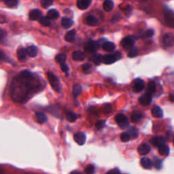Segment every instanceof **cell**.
<instances>
[{"label":"cell","instance_id":"cell-1","mask_svg":"<svg viewBox=\"0 0 174 174\" xmlns=\"http://www.w3.org/2000/svg\"><path fill=\"white\" fill-rule=\"evenodd\" d=\"M47 76L52 88L54 91H56V92L59 93L61 91V87L60 81L58 80V78L55 75L53 74V73L51 72V71H48L47 73Z\"/></svg>","mask_w":174,"mask_h":174},{"label":"cell","instance_id":"cell-2","mask_svg":"<svg viewBox=\"0 0 174 174\" xmlns=\"http://www.w3.org/2000/svg\"><path fill=\"white\" fill-rule=\"evenodd\" d=\"M115 121L121 128H125L129 125L127 117L123 114H118L115 117Z\"/></svg>","mask_w":174,"mask_h":174},{"label":"cell","instance_id":"cell-3","mask_svg":"<svg viewBox=\"0 0 174 174\" xmlns=\"http://www.w3.org/2000/svg\"><path fill=\"white\" fill-rule=\"evenodd\" d=\"M120 58H121V53H119L107 54L103 57V62L105 64H112L113 63L116 62Z\"/></svg>","mask_w":174,"mask_h":174},{"label":"cell","instance_id":"cell-4","mask_svg":"<svg viewBox=\"0 0 174 174\" xmlns=\"http://www.w3.org/2000/svg\"><path fill=\"white\" fill-rule=\"evenodd\" d=\"M134 43L135 40L132 36L125 37L121 42L123 48L125 50H127V51H128V50L130 51V49L133 48V47L134 46Z\"/></svg>","mask_w":174,"mask_h":174},{"label":"cell","instance_id":"cell-5","mask_svg":"<svg viewBox=\"0 0 174 174\" xmlns=\"http://www.w3.org/2000/svg\"><path fill=\"white\" fill-rule=\"evenodd\" d=\"M99 48V44L95 41H90L86 44L84 46V51L87 53H93L96 52Z\"/></svg>","mask_w":174,"mask_h":174},{"label":"cell","instance_id":"cell-6","mask_svg":"<svg viewBox=\"0 0 174 174\" xmlns=\"http://www.w3.org/2000/svg\"><path fill=\"white\" fill-rule=\"evenodd\" d=\"M163 44L165 47H171L174 45V36L171 34H166L162 40Z\"/></svg>","mask_w":174,"mask_h":174},{"label":"cell","instance_id":"cell-7","mask_svg":"<svg viewBox=\"0 0 174 174\" xmlns=\"http://www.w3.org/2000/svg\"><path fill=\"white\" fill-rule=\"evenodd\" d=\"M165 21L166 25L168 27L174 29V14L170 11L165 10Z\"/></svg>","mask_w":174,"mask_h":174},{"label":"cell","instance_id":"cell-8","mask_svg":"<svg viewBox=\"0 0 174 174\" xmlns=\"http://www.w3.org/2000/svg\"><path fill=\"white\" fill-rule=\"evenodd\" d=\"M145 87V83L140 78H138L134 80L133 83V91L135 93H140L143 90Z\"/></svg>","mask_w":174,"mask_h":174},{"label":"cell","instance_id":"cell-9","mask_svg":"<svg viewBox=\"0 0 174 174\" xmlns=\"http://www.w3.org/2000/svg\"><path fill=\"white\" fill-rule=\"evenodd\" d=\"M86 138L85 134L82 132L77 133H76L74 135V136H73V139H74L75 141L80 145H82L85 143Z\"/></svg>","mask_w":174,"mask_h":174},{"label":"cell","instance_id":"cell-10","mask_svg":"<svg viewBox=\"0 0 174 174\" xmlns=\"http://www.w3.org/2000/svg\"><path fill=\"white\" fill-rule=\"evenodd\" d=\"M152 101V95L145 93L144 95H143L142 96H141L139 99V102L141 105L143 106H149L151 103Z\"/></svg>","mask_w":174,"mask_h":174},{"label":"cell","instance_id":"cell-11","mask_svg":"<svg viewBox=\"0 0 174 174\" xmlns=\"http://www.w3.org/2000/svg\"><path fill=\"white\" fill-rule=\"evenodd\" d=\"M138 150L140 155H146L150 151V146L146 143H143L138 147Z\"/></svg>","mask_w":174,"mask_h":174},{"label":"cell","instance_id":"cell-12","mask_svg":"<svg viewBox=\"0 0 174 174\" xmlns=\"http://www.w3.org/2000/svg\"><path fill=\"white\" fill-rule=\"evenodd\" d=\"M29 19L31 21H37L42 17V12L40 10L35 9L30 11Z\"/></svg>","mask_w":174,"mask_h":174},{"label":"cell","instance_id":"cell-13","mask_svg":"<svg viewBox=\"0 0 174 174\" xmlns=\"http://www.w3.org/2000/svg\"><path fill=\"white\" fill-rule=\"evenodd\" d=\"M91 4V0H78L77 6L80 10H86Z\"/></svg>","mask_w":174,"mask_h":174},{"label":"cell","instance_id":"cell-14","mask_svg":"<svg viewBox=\"0 0 174 174\" xmlns=\"http://www.w3.org/2000/svg\"><path fill=\"white\" fill-rule=\"evenodd\" d=\"M151 143L152 145L155 147H160V145L165 144V139L161 136H157L154 137V138H152L151 140Z\"/></svg>","mask_w":174,"mask_h":174},{"label":"cell","instance_id":"cell-15","mask_svg":"<svg viewBox=\"0 0 174 174\" xmlns=\"http://www.w3.org/2000/svg\"><path fill=\"white\" fill-rule=\"evenodd\" d=\"M140 163L143 168H144L145 169H151L152 167V160L147 157H143L141 158Z\"/></svg>","mask_w":174,"mask_h":174},{"label":"cell","instance_id":"cell-16","mask_svg":"<svg viewBox=\"0 0 174 174\" xmlns=\"http://www.w3.org/2000/svg\"><path fill=\"white\" fill-rule=\"evenodd\" d=\"M151 112L152 116L155 117V118H162L163 116L162 109L158 107V106H154V107L152 108Z\"/></svg>","mask_w":174,"mask_h":174},{"label":"cell","instance_id":"cell-17","mask_svg":"<svg viewBox=\"0 0 174 174\" xmlns=\"http://www.w3.org/2000/svg\"><path fill=\"white\" fill-rule=\"evenodd\" d=\"M76 38V31L74 29L68 31L65 36V40L67 42H73L75 41Z\"/></svg>","mask_w":174,"mask_h":174},{"label":"cell","instance_id":"cell-18","mask_svg":"<svg viewBox=\"0 0 174 174\" xmlns=\"http://www.w3.org/2000/svg\"><path fill=\"white\" fill-rule=\"evenodd\" d=\"M26 51H27V53L28 55L31 57H35V56H37L38 53V48L35 46H30L26 49Z\"/></svg>","mask_w":174,"mask_h":174},{"label":"cell","instance_id":"cell-19","mask_svg":"<svg viewBox=\"0 0 174 174\" xmlns=\"http://www.w3.org/2000/svg\"><path fill=\"white\" fill-rule=\"evenodd\" d=\"M86 23L89 26H97L99 24V21L96 17L93 16V15H89L86 18Z\"/></svg>","mask_w":174,"mask_h":174},{"label":"cell","instance_id":"cell-20","mask_svg":"<svg viewBox=\"0 0 174 174\" xmlns=\"http://www.w3.org/2000/svg\"><path fill=\"white\" fill-rule=\"evenodd\" d=\"M27 51L25 48H19L17 51V57L20 61H25L26 59V56H27Z\"/></svg>","mask_w":174,"mask_h":174},{"label":"cell","instance_id":"cell-21","mask_svg":"<svg viewBox=\"0 0 174 174\" xmlns=\"http://www.w3.org/2000/svg\"><path fill=\"white\" fill-rule=\"evenodd\" d=\"M103 9L106 12H110L114 8V2L112 0H105L103 4Z\"/></svg>","mask_w":174,"mask_h":174},{"label":"cell","instance_id":"cell-22","mask_svg":"<svg viewBox=\"0 0 174 174\" xmlns=\"http://www.w3.org/2000/svg\"><path fill=\"white\" fill-rule=\"evenodd\" d=\"M142 118V114L139 111H134L131 114V121L133 123H137Z\"/></svg>","mask_w":174,"mask_h":174},{"label":"cell","instance_id":"cell-23","mask_svg":"<svg viewBox=\"0 0 174 174\" xmlns=\"http://www.w3.org/2000/svg\"><path fill=\"white\" fill-rule=\"evenodd\" d=\"M72 58L77 61H81L84 59V55L82 51H75L72 54Z\"/></svg>","mask_w":174,"mask_h":174},{"label":"cell","instance_id":"cell-24","mask_svg":"<svg viewBox=\"0 0 174 174\" xmlns=\"http://www.w3.org/2000/svg\"><path fill=\"white\" fill-rule=\"evenodd\" d=\"M156 91V84L153 81H150L148 82V86H147V89H146V92L145 93L147 94H149L150 95H152V94H154V92Z\"/></svg>","mask_w":174,"mask_h":174},{"label":"cell","instance_id":"cell-25","mask_svg":"<svg viewBox=\"0 0 174 174\" xmlns=\"http://www.w3.org/2000/svg\"><path fill=\"white\" fill-rule=\"evenodd\" d=\"M36 116L37 121H38V123L40 124L46 123L48 121L46 116V115L42 112H36Z\"/></svg>","mask_w":174,"mask_h":174},{"label":"cell","instance_id":"cell-26","mask_svg":"<svg viewBox=\"0 0 174 174\" xmlns=\"http://www.w3.org/2000/svg\"><path fill=\"white\" fill-rule=\"evenodd\" d=\"M116 48V45L113 42H106L103 44V49L107 52H112Z\"/></svg>","mask_w":174,"mask_h":174},{"label":"cell","instance_id":"cell-27","mask_svg":"<svg viewBox=\"0 0 174 174\" xmlns=\"http://www.w3.org/2000/svg\"><path fill=\"white\" fill-rule=\"evenodd\" d=\"M158 153L162 156H167L169 153V148L168 145L163 144L158 147Z\"/></svg>","mask_w":174,"mask_h":174},{"label":"cell","instance_id":"cell-28","mask_svg":"<svg viewBox=\"0 0 174 174\" xmlns=\"http://www.w3.org/2000/svg\"><path fill=\"white\" fill-rule=\"evenodd\" d=\"M73 21L68 18H63L61 21V25L65 29H69L73 25Z\"/></svg>","mask_w":174,"mask_h":174},{"label":"cell","instance_id":"cell-29","mask_svg":"<svg viewBox=\"0 0 174 174\" xmlns=\"http://www.w3.org/2000/svg\"><path fill=\"white\" fill-rule=\"evenodd\" d=\"M58 16H59V14L56 10H51L48 12L46 16L50 20H54L57 19Z\"/></svg>","mask_w":174,"mask_h":174},{"label":"cell","instance_id":"cell-30","mask_svg":"<svg viewBox=\"0 0 174 174\" xmlns=\"http://www.w3.org/2000/svg\"><path fill=\"white\" fill-rule=\"evenodd\" d=\"M66 118L70 123H73L77 119V116H76L75 113H73L72 111L69 110L66 112Z\"/></svg>","mask_w":174,"mask_h":174},{"label":"cell","instance_id":"cell-31","mask_svg":"<svg viewBox=\"0 0 174 174\" xmlns=\"http://www.w3.org/2000/svg\"><path fill=\"white\" fill-rule=\"evenodd\" d=\"M56 61L58 63L62 64L65 62V61L67 59V55L64 53H60L58 54L55 57Z\"/></svg>","mask_w":174,"mask_h":174},{"label":"cell","instance_id":"cell-32","mask_svg":"<svg viewBox=\"0 0 174 174\" xmlns=\"http://www.w3.org/2000/svg\"><path fill=\"white\" fill-rule=\"evenodd\" d=\"M103 56L101 55L100 54H97L93 56H92V58H91V60L93 61L95 65H98L101 63V62L102 61H103Z\"/></svg>","mask_w":174,"mask_h":174},{"label":"cell","instance_id":"cell-33","mask_svg":"<svg viewBox=\"0 0 174 174\" xmlns=\"http://www.w3.org/2000/svg\"><path fill=\"white\" fill-rule=\"evenodd\" d=\"M82 88L80 84H75L73 88V94L75 97H77L82 93Z\"/></svg>","mask_w":174,"mask_h":174},{"label":"cell","instance_id":"cell-34","mask_svg":"<svg viewBox=\"0 0 174 174\" xmlns=\"http://www.w3.org/2000/svg\"><path fill=\"white\" fill-rule=\"evenodd\" d=\"M128 133L129 134L130 138L132 139L137 138L138 137V130L135 129V127H131L128 130Z\"/></svg>","mask_w":174,"mask_h":174},{"label":"cell","instance_id":"cell-35","mask_svg":"<svg viewBox=\"0 0 174 174\" xmlns=\"http://www.w3.org/2000/svg\"><path fill=\"white\" fill-rule=\"evenodd\" d=\"M39 20H40V23L41 25L45 26V27H48L51 25V20L47 16H42Z\"/></svg>","mask_w":174,"mask_h":174},{"label":"cell","instance_id":"cell-36","mask_svg":"<svg viewBox=\"0 0 174 174\" xmlns=\"http://www.w3.org/2000/svg\"><path fill=\"white\" fill-rule=\"evenodd\" d=\"M139 54V50L138 48H133L132 49H130L129 53H128V56L129 58H133L135 57L138 55Z\"/></svg>","mask_w":174,"mask_h":174},{"label":"cell","instance_id":"cell-37","mask_svg":"<svg viewBox=\"0 0 174 174\" xmlns=\"http://www.w3.org/2000/svg\"><path fill=\"white\" fill-rule=\"evenodd\" d=\"M53 0H41V5L43 8H47L53 5Z\"/></svg>","mask_w":174,"mask_h":174},{"label":"cell","instance_id":"cell-38","mask_svg":"<svg viewBox=\"0 0 174 174\" xmlns=\"http://www.w3.org/2000/svg\"><path fill=\"white\" fill-rule=\"evenodd\" d=\"M21 77L23 79H29L32 77V73L29 71L25 70L21 73Z\"/></svg>","mask_w":174,"mask_h":174},{"label":"cell","instance_id":"cell-39","mask_svg":"<svg viewBox=\"0 0 174 174\" xmlns=\"http://www.w3.org/2000/svg\"><path fill=\"white\" fill-rule=\"evenodd\" d=\"M4 1H5L6 6L10 8L15 7L17 5V4H18V1L17 0H4Z\"/></svg>","mask_w":174,"mask_h":174},{"label":"cell","instance_id":"cell-40","mask_svg":"<svg viewBox=\"0 0 174 174\" xmlns=\"http://www.w3.org/2000/svg\"><path fill=\"white\" fill-rule=\"evenodd\" d=\"M130 137L128 133H123L121 135V140L123 142H127V141L130 140Z\"/></svg>","mask_w":174,"mask_h":174},{"label":"cell","instance_id":"cell-41","mask_svg":"<svg viewBox=\"0 0 174 174\" xmlns=\"http://www.w3.org/2000/svg\"><path fill=\"white\" fill-rule=\"evenodd\" d=\"M154 167H155L156 169H160L162 167V161L161 160H160L159 158H158L157 157L154 158Z\"/></svg>","mask_w":174,"mask_h":174},{"label":"cell","instance_id":"cell-42","mask_svg":"<svg viewBox=\"0 0 174 174\" xmlns=\"http://www.w3.org/2000/svg\"><path fill=\"white\" fill-rule=\"evenodd\" d=\"M95 171V167L93 165H88L85 168V172L86 174H93Z\"/></svg>","mask_w":174,"mask_h":174},{"label":"cell","instance_id":"cell-43","mask_svg":"<svg viewBox=\"0 0 174 174\" xmlns=\"http://www.w3.org/2000/svg\"><path fill=\"white\" fill-rule=\"evenodd\" d=\"M82 70L84 73H88L89 72H91V65L89 63H85L82 65Z\"/></svg>","mask_w":174,"mask_h":174},{"label":"cell","instance_id":"cell-44","mask_svg":"<svg viewBox=\"0 0 174 174\" xmlns=\"http://www.w3.org/2000/svg\"><path fill=\"white\" fill-rule=\"evenodd\" d=\"M104 125H105V122L103 121H98L96 124H95V126H96V128L97 129L100 130L103 127Z\"/></svg>","mask_w":174,"mask_h":174},{"label":"cell","instance_id":"cell-45","mask_svg":"<svg viewBox=\"0 0 174 174\" xmlns=\"http://www.w3.org/2000/svg\"><path fill=\"white\" fill-rule=\"evenodd\" d=\"M61 69L63 70V71L65 73H67L69 71V68H68V66L65 64V63H63L61 64Z\"/></svg>","mask_w":174,"mask_h":174},{"label":"cell","instance_id":"cell-46","mask_svg":"<svg viewBox=\"0 0 174 174\" xmlns=\"http://www.w3.org/2000/svg\"><path fill=\"white\" fill-rule=\"evenodd\" d=\"M154 35V31L152 29H149L148 31H145V36L147 38H150Z\"/></svg>","mask_w":174,"mask_h":174},{"label":"cell","instance_id":"cell-47","mask_svg":"<svg viewBox=\"0 0 174 174\" xmlns=\"http://www.w3.org/2000/svg\"><path fill=\"white\" fill-rule=\"evenodd\" d=\"M106 174H121V172H120L119 169L116 168V169H112V170L109 171Z\"/></svg>","mask_w":174,"mask_h":174},{"label":"cell","instance_id":"cell-48","mask_svg":"<svg viewBox=\"0 0 174 174\" xmlns=\"http://www.w3.org/2000/svg\"><path fill=\"white\" fill-rule=\"evenodd\" d=\"M111 110H112V107H111V105L110 104H107V105H106L105 106V112H110Z\"/></svg>","mask_w":174,"mask_h":174},{"label":"cell","instance_id":"cell-49","mask_svg":"<svg viewBox=\"0 0 174 174\" xmlns=\"http://www.w3.org/2000/svg\"><path fill=\"white\" fill-rule=\"evenodd\" d=\"M169 99L171 102H174V95H169Z\"/></svg>","mask_w":174,"mask_h":174},{"label":"cell","instance_id":"cell-50","mask_svg":"<svg viewBox=\"0 0 174 174\" xmlns=\"http://www.w3.org/2000/svg\"><path fill=\"white\" fill-rule=\"evenodd\" d=\"M71 174H82V173H80V172H78V171H73V172L71 173Z\"/></svg>","mask_w":174,"mask_h":174},{"label":"cell","instance_id":"cell-51","mask_svg":"<svg viewBox=\"0 0 174 174\" xmlns=\"http://www.w3.org/2000/svg\"><path fill=\"white\" fill-rule=\"evenodd\" d=\"M173 145H174V141H173Z\"/></svg>","mask_w":174,"mask_h":174}]
</instances>
